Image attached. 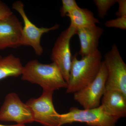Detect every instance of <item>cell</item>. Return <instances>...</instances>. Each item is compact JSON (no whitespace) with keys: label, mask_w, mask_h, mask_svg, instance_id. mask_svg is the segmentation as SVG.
<instances>
[{"label":"cell","mask_w":126,"mask_h":126,"mask_svg":"<svg viewBox=\"0 0 126 126\" xmlns=\"http://www.w3.org/2000/svg\"><path fill=\"white\" fill-rule=\"evenodd\" d=\"M23 27L14 14L0 20V50L20 46Z\"/></svg>","instance_id":"30bf717a"},{"label":"cell","mask_w":126,"mask_h":126,"mask_svg":"<svg viewBox=\"0 0 126 126\" xmlns=\"http://www.w3.org/2000/svg\"><path fill=\"white\" fill-rule=\"evenodd\" d=\"M93 1L97 9L98 16L104 19L110 8L117 3V0H94Z\"/></svg>","instance_id":"9a60e30c"},{"label":"cell","mask_w":126,"mask_h":126,"mask_svg":"<svg viewBox=\"0 0 126 126\" xmlns=\"http://www.w3.org/2000/svg\"><path fill=\"white\" fill-rule=\"evenodd\" d=\"M77 29L69 26L61 32L52 48L50 58L60 70L67 83L69 79L72 55L70 48V41Z\"/></svg>","instance_id":"ba28073f"},{"label":"cell","mask_w":126,"mask_h":126,"mask_svg":"<svg viewBox=\"0 0 126 126\" xmlns=\"http://www.w3.org/2000/svg\"><path fill=\"white\" fill-rule=\"evenodd\" d=\"M105 25L108 28H115L120 29H126V16L118 17L116 19L107 21Z\"/></svg>","instance_id":"e0dca14e"},{"label":"cell","mask_w":126,"mask_h":126,"mask_svg":"<svg viewBox=\"0 0 126 126\" xmlns=\"http://www.w3.org/2000/svg\"><path fill=\"white\" fill-rule=\"evenodd\" d=\"M12 9L19 14L24 23L20 46H30L33 48L36 55L39 56L42 55L44 52V49L41 44L42 35L45 33L58 29L59 25L56 24L49 28L37 27L28 18L25 12L24 5L21 1L14 2L12 4Z\"/></svg>","instance_id":"5b68a950"},{"label":"cell","mask_w":126,"mask_h":126,"mask_svg":"<svg viewBox=\"0 0 126 126\" xmlns=\"http://www.w3.org/2000/svg\"><path fill=\"white\" fill-rule=\"evenodd\" d=\"M118 119L107 112L102 105L83 110L73 107L68 112L60 114V126L80 122L90 126H116Z\"/></svg>","instance_id":"3957f363"},{"label":"cell","mask_w":126,"mask_h":126,"mask_svg":"<svg viewBox=\"0 0 126 126\" xmlns=\"http://www.w3.org/2000/svg\"><path fill=\"white\" fill-rule=\"evenodd\" d=\"M62 4L60 10V15L62 17L66 16L70 12L79 7L75 0H62Z\"/></svg>","instance_id":"2e32d148"},{"label":"cell","mask_w":126,"mask_h":126,"mask_svg":"<svg viewBox=\"0 0 126 126\" xmlns=\"http://www.w3.org/2000/svg\"><path fill=\"white\" fill-rule=\"evenodd\" d=\"M23 66L19 58L13 54L0 58V80L21 75Z\"/></svg>","instance_id":"5bb4252c"},{"label":"cell","mask_w":126,"mask_h":126,"mask_svg":"<svg viewBox=\"0 0 126 126\" xmlns=\"http://www.w3.org/2000/svg\"><path fill=\"white\" fill-rule=\"evenodd\" d=\"M118 9L116 12V15L118 17L126 16V0H117Z\"/></svg>","instance_id":"d6986e66"},{"label":"cell","mask_w":126,"mask_h":126,"mask_svg":"<svg viewBox=\"0 0 126 126\" xmlns=\"http://www.w3.org/2000/svg\"><path fill=\"white\" fill-rule=\"evenodd\" d=\"M103 61L107 72L106 90H116L126 96V64L116 45L106 53Z\"/></svg>","instance_id":"277c9868"},{"label":"cell","mask_w":126,"mask_h":126,"mask_svg":"<svg viewBox=\"0 0 126 126\" xmlns=\"http://www.w3.org/2000/svg\"><path fill=\"white\" fill-rule=\"evenodd\" d=\"M1 57H1V56L0 55V58H1Z\"/></svg>","instance_id":"44dd1931"},{"label":"cell","mask_w":126,"mask_h":126,"mask_svg":"<svg viewBox=\"0 0 126 126\" xmlns=\"http://www.w3.org/2000/svg\"><path fill=\"white\" fill-rule=\"evenodd\" d=\"M103 30L96 25L77 29L80 44L78 53L82 58L91 54L98 49L99 41Z\"/></svg>","instance_id":"8fae6325"},{"label":"cell","mask_w":126,"mask_h":126,"mask_svg":"<svg viewBox=\"0 0 126 126\" xmlns=\"http://www.w3.org/2000/svg\"><path fill=\"white\" fill-rule=\"evenodd\" d=\"M0 121L15 122L20 125L34 122L30 109L15 93H10L6 96L0 109Z\"/></svg>","instance_id":"9c48e42d"},{"label":"cell","mask_w":126,"mask_h":126,"mask_svg":"<svg viewBox=\"0 0 126 126\" xmlns=\"http://www.w3.org/2000/svg\"><path fill=\"white\" fill-rule=\"evenodd\" d=\"M107 77V69L103 61L99 72L93 82L86 87L74 93V100L84 109L99 107L102 97L106 91Z\"/></svg>","instance_id":"52a82bcc"},{"label":"cell","mask_w":126,"mask_h":126,"mask_svg":"<svg viewBox=\"0 0 126 126\" xmlns=\"http://www.w3.org/2000/svg\"><path fill=\"white\" fill-rule=\"evenodd\" d=\"M12 14L13 12L8 6L0 0V20Z\"/></svg>","instance_id":"ac0fdd59"},{"label":"cell","mask_w":126,"mask_h":126,"mask_svg":"<svg viewBox=\"0 0 126 126\" xmlns=\"http://www.w3.org/2000/svg\"><path fill=\"white\" fill-rule=\"evenodd\" d=\"M0 126H25V125H20V124H16V125H10V126H6V125H2L0 124Z\"/></svg>","instance_id":"ffe728a7"},{"label":"cell","mask_w":126,"mask_h":126,"mask_svg":"<svg viewBox=\"0 0 126 126\" xmlns=\"http://www.w3.org/2000/svg\"><path fill=\"white\" fill-rule=\"evenodd\" d=\"M70 20V26L77 29L100 23L94 17L93 13L87 9L79 7L73 10L67 15Z\"/></svg>","instance_id":"4fadbf2b"},{"label":"cell","mask_w":126,"mask_h":126,"mask_svg":"<svg viewBox=\"0 0 126 126\" xmlns=\"http://www.w3.org/2000/svg\"><path fill=\"white\" fill-rule=\"evenodd\" d=\"M101 105L110 115L119 119L126 116V96L116 90H106Z\"/></svg>","instance_id":"7c38bea8"},{"label":"cell","mask_w":126,"mask_h":126,"mask_svg":"<svg viewBox=\"0 0 126 126\" xmlns=\"http://www.w3.org/2000/svg\"><path fill=\"white\" fill-rule=\"evenodd\" d=\"M21 79L42 87L43 90L52 91L68 87L60 70L54 63L45 64L37 60L29 61L23 66Z\"/></svg>","instance_id":"7a4b0ae2"},{"label":"cell","mask_w":126,"mask_h":126,"mask_svg":"<svg viewBox=\"0 0 126 126\" xmlns=\"http://www.w3.org/2000/svg\"><path fill=\"white\" fill-rule=\"evenodd\" d=\"M77 55L72 56L67 93H74L90 84L97 75L102 61L98 49L81 60Z\"/></svg>","instance_id":"6da1fadb"},{"label":"cell","mask_w":126,"mask_h":126,"mask_svg":"<svg viewBox=\"0 0 126 126\" xmlns=\"http://www.w3.org/2000/svg\"><path fill=\"white\" fill-rule=\"evenodd\" d=\"M53 93L43 90L40 97L31 98L26 103L31 110L34 121L45 126H60V114L53 103Z\"/></svg>","instance_id":"8992f818"}]
</instances>
